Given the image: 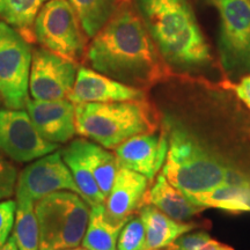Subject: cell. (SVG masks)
<instances>
[{"label": "cell", "instance_id": "cell-31", "mask_svg": "<svg viewBox=\"0 0 250 250\" xmlns=\"http://www.w3.org/2000/svg\"><path fill=\"white\" fill-rule=\"evenodd\" d=\"M0 250H20L18 248L17 243H15L13 237H8V240L6 241L4 245L0 246Z\"/></svg>", "mask_w": 250, "mask_h": 250}, {"label": "cell", "instance_id": "cell-19", "mask_svg": "<svg viewBox=\"0 0 250 250\" xmlns=\"http://www.w3.org/2000/svg\"><path fill=\"white\" fill-rule=\"evenodd\" d=\"M126 221L112 218L104 204L93 206L83 247L88 250H117L118 236Z\"/></svg>", "mask_w": 250, "mask_h": 250}, {"label": "cell", "instance_id": "cell-13", "mask_svg": "<svg viewBox=\"0 0 250 250\" xmlns=\"http://www.w3.org/2000/svg\"><path fill=\"white\" fill-rule=\"evenodd\" d=\"M68 100L74 104L133 101L146 99V90L125 85L100 72L81 66Z\"/></svg>", "mask_w": 250, "mask_h": 250}, {"label": "cell", "instance_id": "cell-27", "mask_svg": "<svg viewBox=\"0 0 250 250\" xmlns=\"http://www.w3.org/2000/svg\"><path fill=\"white\" fill-rule=\"evenodd\" d=\"M210 234L205 230L188 232L171 242L167 249L169 250H201L208 241H211Z\"/></svg>", "mask_w": 250, "mask_h": 250}, {"label": "cell", "instance_id": "cell-32", "mask_svg": "<svg viewBox=\"0 0 250 250\" xmlns=\"http://www.w3.org/2000/svg\"><path fill=\"white\" fill-rule=\"evenodd\" d=\"M64 250H88L83 247H76V248H70V249H64Z\"/></svg>", "mask_w": 250, "mask_h": 250}, {"label": "cell", "instance_id": "cell-10", "mask_svg": "<svg viewBox=\"0 0 250 250\" xmlns=\"http://www.w3.org/2000/svg\"><path fill=\"white\" fill-rule=\"evenodd\" d=\"M78 62L44 48L33 49L29 96L34 100L67 99L78 73Z\"/></svg>", "mask_w": 250, "mask_h": 250}, {"label": "cell", "instance_id": "cell-7", "mask_svg": "<svg viewBox=\"0 0 250 250\" xmlns=\"http://www.w3.org/2000/svg\"><path fill=\"white\" fill-rule=\"evenodd\" d=\"M36 42L62 57L79 62L86 54L87 37L68 0H48L34 23Z\"/></svg>", "mask_w": 250, "mask_h": 250}, {"label": "cell", "instance_id": "cell-16", "mask_svg": "<svg viewBox=\"0 0 250 250\" xmlns=\"http://www.w3.org/2000/svg\"><path fill=\"white\" fill-rule=\"evenodd\" d=\"M190 202L201 208H212L240 214L250 212V176L243 174L234 183L221 184L208 191L186 196Z\"/></svg>", "mask_w": 250, "mask_h": 250}, {"label": "cell", "instance_id": "cell-18", "mask_svg": "<svg viewBox=\"0 0 250 250\" xmlns=\"http://www.w3.org/2000/svg\"><path fill=\"white\" fill-rule=\"evenodd\" d=\"M145 203L146 205L155 206L168 217L177 221H188L204 210V208L190 202L180 189L166 179L162 173L158 175L155 182L148 189Z\"/></svg>", "mask_w": 250, "mask_h": 250}, {"label": "cell", "instance_id": "cell-25", "mask_svg": "<svg viewBox=\"0 0 250 250\" xmlns=\"http://www.w3.org/2000/svg\"><path fill=\"white\" fill-rule=\"evenodd\" d=\"M134 215L122 228L117 240V250H146L145 226L140 217Z\"/></svg>", "mask_w": 250, "mask_h": 250}, {"label": "cell", "instance_id": "cell-33", "mask_svg": "<svg viewBox=\"0 0 250 250\" xmlns=\"http://www.w3.org/2000/svg\"><path fill=\"white\" fill-rule=\"evenodd\" d=\"M148 250H162V249H148ZM167 250H169V249H167Z\"/></svg>", "mask_w": 250, "mask_h": 250}, {"label": "cell", "instance_id": "cell-9", "mask_svg": "<svg viewBox=\"0 0 250 250\" xmlns=\"http://www.w3.org/2000/svg\"><path fill=\"white\" fill-rule=\"evenodd\" d=\"M58 144L41 136L24 109H0V153L19 164H27L57 151Z\"/></svg>", "mask_w": 250, "mask_h": 250}, {"label": "cell", "instance_id": "cell-30", "mask_svg": "<svg viewBox=\"0 0 250 250\" xmlns=\"http://www.w3.org/2000/svg\"><path fill=\"white\" fill-rule=\"evenodd\" d=\"M201 250H234V249L232 247L225 245V243L215 241V240H211V241L206 243Z\"/></svg>", "mask_w": 250, "mask_h": 250}, {"label": "cell", "instance_id": "cell-23", "mask_svg": "<svg viewBox=\"0 0 250 250\" xmlns=\"http://www.w3.org/2000/svg\"><path fill=\"white\" fill-rule=\"evenodd\" d=\"M87 37L92 39L129 0H68Z\"/></svg>", "mask_w": 250, "mask_h": 250}, {"label": "cell", "instance_id": "cell-5", "mask_svg": "<svg viewBox=\"0 0 250 250\" xmlns=\"http://www.w3.org/2000/svg\"><path fill=\"white\" fill-rule=\"evenodd\" d=\"M89 208L83 197L72 191H57L37 201L40 250L79 247L88 225Z\"/></svg>", "mask_w": 250, "mask_h": 250}, {"label": "cell", "instance_id": "cell-21", "mask_svg": "<svg viewBox=\"0 0 250 250\" xmlns=\"http://www.w3.org/2000/svg\"><path fill=\"white\" fill-rule=\"evenodd\" d=\"M61 154L73 176L74 182L80 191V196L85 199L87 204L90 208L105 204L107 197L100 190L92 171L89 170L88 166L83 160L76 143L71 142L70 145L62 149Z\"/></svg>", "mask_w": 250, "mask_h": 250}, {"label": "cell", "instance_id": "cell-24", "mask_svg": "<svg viewBox=\"0 0 250 250\" xmlns=\"http://www.w3.org/2000/svg\"><path fill=\"white\" fill-rule=\"evenodd\" d=\"M12 237L20 250H40V230L35 203L30 199H17V213Z\"/></svg>", "mask_w": 250, "mask_h": 250}, {"label": "cell", "instance_id": "cell-15", "mask_svg": "<svg viewBox=\"0 0 250 250\" xmlns=\"http://www.w3.org/2000/svg\"><path fill=\"white\" fill-rule=\"evenodd\" d=\"M151 180L137 171L118 168L111 190L105 199V208L112 218L117 220H129L138 214L146 205V193Z\"/></svg>", "mask_w": 250, "mask_h": 250}, {"label": "cell", "instance_id": "cell-29", "mask_svg": "<svg viewBox=\"0 0 250 250\" xmlns=\"http://www.w3.org/2000/svg\"><path fill=\"white\" fill-rule=\"evenodd\" d=\"M236 96L245 103V105L250 111V73L247 74L240 80L237 85L234 86Z\"/></svg>", "mask_w": 250, "mask_h": 250}, {"label": "cell", "instance_id": "cell-8", "mask_svg": "<svg viewBox=\"0 0 250 250\" xmlns=\"http://www.w3.org/2000/svg\"><path fill=\"white\" fill-rule=\"evenodd\" d=\"M31 59L30 43L0 20V96L6 108H26L30 98Z\"/></svg>", "mask_w": 250, "mask_h": 250}, {"label": "cell", "instance_id": "cell-26", "mask_svg": "<svg viewBox=\"0 0 250 250\" xmlns=\"http://www.w3.org/2000/svg\"><path fill=\"white\" fill-rule=\"evenodd\" d=\"M19 179L17 167L0 153V201L9 199L15 193Z\"/></svg>", "mask_w": 250, "mask_h": 250}, {"label": "cell", "instance_id": "cell-1", "mask_svg": "<svg viewBox=\"0 0 250 250\" xmlns=\"http://www.w3.org/2000/svg\"><path fill=\"white\" fill-rule=\"evenodd\" d=\"M85 57L93 70L144 90L174 74L130 1L92 37Z\"/></svg>", "mask_w": 250, "mask_h": 250}, {"label": "cell", "instance_id": "cell-12", "mask_svg": "<svg viewBox=\"0 0 250 250\" xmlns=\"http://www.w3.org/2000/svg\"><path fill=\"white\" fill-rule=\"evenodd\" d=\"M169 148V125L127 139L115 148L118 166L153 181L164 167Z\"/></svg>", "mask_w": 250, "mask_h": 250}, {"label": "cell", "instance_id": "cell-17", "mask_svg": "<svg viewBox=\"0 0 250 250\" xmlns=\"http://www.w3.org/2000/svg\"><path fill=\"white\" fill-rule=\"evenodd\" d=\"M146 232V250L167 248L177 237L203 227L202 224L177 221L153 205H144L138 212Z\"/></svg>", "mask_w": 250, "mask_h": 250}, {"label": "cell", "instance_id": "cell-6", "mask_svg": "<svg viewBox=\"0 0 250 250\" xmlns=\"http://www.w3.org/2000/svg\"><path fill=\"white\" fill-rule=\"evenodd\" d=\"M218 13L221 66L232 79L250 73V0H205Z\"/></svg>", "mask_w": 250, "mask_h": 250}, {"label": "cell", "instance_id": "cell-2", "mask_svg": "<svg viewBox=\"0 0 250 250\" xmlns=\"http://www.w3.org/2000/svg\"><path fill=\"white\" fill-rule=\"evenodd\" d=\"M134 7L173 73L211 66L210 45L189 0H134Z\"/></svg>", "mask_w": 250, "mask_h": 250}, {"label": "cell", "instance_id": "cell-34", "mask_svg": "<svg viewBox=\"0 0 250 250\" xmlns=\"http://www.w3.org/2000/svg\"><path fill=\"white\" fill-rule=\"evenodd\" d=\"M0 103H1V96H0Z\"/></svg>", "mask_w": 250, "mask_h": 250}, {"label": "cell", "instance_id": "cell-4", "mask_svg": "<svg viewBox=\"0 0 250 250\" xmlns=\"http://www.w3.org/2000/svg\"><path fill=\"white\" fill-rule=\"evenodd\" d=\"M234 169L181 126H169V148L162 174L184 195L208 191L229 180Z\"/></svg>", "mask_w": 250, "mask_h": 250}, {"label": "cell", "instance_id": "cell-11", "mask_svg": "<svg viewBox=\"0 0 250 250\" xmlns=\"http://www.w3.org/2000/svg\"><path fill=\"white\" fill-rule=\"evenodd\" d=\"M57 191H72L80 195L61 152L55 151L31 161L19 174L15 189L17 199H30L36 203Z\"/></svg>", "mask_w": 250, "mask_h": 250}, {"label": "cell", "instance_id": "cell-14", "mask_svg": "<svg viewBox=\"0 0 250 250\" xmlns=\"http://www.w3.org/2000/svg\"><path fill=\"white\" fill-rule=\"evenodd\" d=\"M26 109L41 136L50 143L65 144L77 134L76 104L68 99L41 101L29 98Z\"/></svg>", "mask_w": 250, "mask_h": 250}, {"label": "cell", "instance_id": "cell-20", "mask_svg": "<svg viewBox=\"0 0 250 250\" xmlns=\"http://www.w3.org/2000/svg\"><path fill=\"white\" fill-rule=\"evenodd\" d=\"M73 142L76 143L83 160L92 171L100 190L107 197L120 168L115 153L109 152L107 148L94 142H89L86 138L74 139Z\"/></svg>", "mask_w": 250, "mask_h": 250}, {"label": "cell", "instance_id": "cell-3", "mask_svg": "<svg viewBox=\"0 0 250 250\" xmlns=\"http://www.w3.org/2000/svg\"><path fill=\"white\" fill-rule=\"evenodd\" d=\"M160 122L147 99L76 104L77 133L107 149H115L138 134L158 131Z\"/></svg>", "mask_w": 250, "mask_h": 250}, {"label": "cell", "instance_id": "cell-28", "mask_svg": "<svg viewBox=\"0 0 250 250\" xmlns=\"http://www.w3.org/2000/svg\"><path fill=\"white\" fill-rule=\"evenodd\" d=\"M15 213H17V201L13 199L0 201V246L7 241L9 234L13 230Z\"/></svg>", "mask_w": 250, "mask_h": 250}, {"label": "cell", "instance_id": "cell-22", "mask_svg": "<svg viewBox=\"0 0 250 250\" xmlns=\"http://www.w3.org/2000/svg\"><path fill=\"white\" fill-rule=\"evenodd\" d=\"M48 0H0V18L30 44L36 43L34 23Z\"/></svg>", "mask_w": 250, "mask_h": 250}]
</instances>
